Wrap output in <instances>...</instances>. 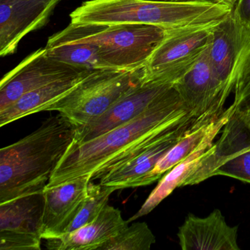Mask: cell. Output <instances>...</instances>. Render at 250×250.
Wrapping results in <instances>:
<instances>
[{
  "instance_id": "1",
  "label": "cell",
  "mask_w": 250,
  "mask_h": 250,
  "mask_svg": "<svg viewBox=\"0 0 250 250\" xmlns=\"http://www.w3.org/2000/svg\"><path fill=\"white\" fill-rule=\"evenodd\" d=\"M189 112L172 86L137 118L93 140L71 143L46 186L58 185L85 175L91 181L99 179L102 172L121 155Z\"/></svg>"
},
{
  "instance_id": "2",
  "label": "cell",
  "mask_w": 250,
  "mask_h": 250,
  "mask_svg": "<svg viewBox=\"0 0 250 250\" xmlns=\"http://www.w3.org/2000/svg\"><path fill=\"white\" fill-rule=\"evenodd\" d=\"M60 114L31 134L0 150V203L42 192L75 136Z\"/></svg>"
},
{
  "instance_id": "3",
  "label": "cell",
  "mask_w": 250,
  "mask_h": 250,
  "mask_svg": "<svg viewBox=\"0 0 250 250\" xmlns=\"http://www.w3.org/2000/svg\"><path fill=\"white\" fill-rule=\"evenodd\" d=\"M232 8L206 0L156 2L148 0H90L71 13V23L147 24L166 30L220 22Z\"/></svg>"
},
{
  "instance_id": "4",
  "label": "cell",
  "mask_w": 250,
  "mask_h": 250,
  "mask_svg": "<svg viewBox=\"0 0 250 250\" xmlns=\"http://www.w3.org/2000/svg\"><path fill=\"white\" fill-rule=\"evenodd\" d=\"M166 30L147 24L70 23L48 40L46 47L87 43L97 46L105 69L133 70L145 66Z\"/></svg>"
},
{
  "instance_id": "5",
  "label": "cell",
  "mask_w": 250,
  "mask_h": 250,
  "mask_svg": "<svg viewBox=\"0 0 250 250\" xmlns=\"http://www.w3.org/2000/svg\"><path fill=\"white\" fill-rule=\"evenodd\" d=\"M146 75V65L133 70H96L47 111H57L76 127L83 126L107 112Z\"/></svg>"
},
{
  "instance_id": "6",
  "label": "cell",
  "mask_w": 250,
  "mask_h": 250,
  "mask_svg": "<svg viewBox=\"0 0 250 250\" xmlns=\"http://www.w3.org/2000/svg\"><path fill=\"white\" fill-rule=\"evenodd\" d=\"M192 112L139 143L118 158L101 175L100 184L115 189L145 187L158 162L188 132L207 122Z\"/></svg>"
},
{
  "instance_id": "7",
  "label": "cell",
  "mask_w": 250,
  "mask_h": 250,
  "mask_svg": "<svg viewBox=\"0 0 250 250\" xmlns=\"http://www.w3.org/2000/svg\"><path fill=\"white\" fill-rule=\"evenodd\" d=\"M208 54L215 77L228 99L250 64V23L241 17L237 3L213 28Z\"/></svg>"
},
{
  "instance_id": "8",
  "label": "cell",
  "mask_w": 250,
  "mask_h": 250,
  "mask_svg": "<svg viewBox=\"0 0 250 250\" xmlns=\"http://www.w3.org/2000/svg\"><path fill=\"white\" fill-rule=\"evenodd\" d=\"M217 24L167 30L146 64L145 79L173 85L185 77L208 47Z\"/></svg>"
},
{
  "instance_id": "9",
  "label": "cell",
  "mask_w": 250,
  "mask_h": 250,
  "mask_svg": "<svg viewBox=\"0 0 250 250\" xmlns=\"http://www.w3.org/2000/svg\"><path fill=\"white\" fill-rule=\"evenodd\" d=\"M215 175L231 177L250 183V130L235 115H231L213 143L183 184L193 186Z\"/></svg>"
},
{
  "instance_id": "10",
  "label": "cell",
  "mask_w": 250,
  "mask_h": 250,
  "mask_svg": "<svg viewBox=\"0 0 250 250\" xmlns=\"http://www.w3.org/2000/svg\"><path fill=\"white\" fill-rule=\"evenodd\" d=\"M54 59L46 48L38 49L11 70L0 83V111L26 93L67 76L84 71Z\"/></svg>"
},
{
  "instance_id": "11",
  "label": "cell",
  "mask_w": 250,
  "mask_h": 250,
  "mask_svg": "<svg viewBox=\"0 0 250 250\" xmlns=\"http://www.w3.org/2000/svg\"><path fill=\"white\" fill-rule=\"evenodd\" d=\"M172 84L144 80L122 96L107 112L83 126L76 127L72 144L93 140L123 125L147 110Z\"/></svg>"
},
{
  "instance_id": "12",
  "label": "cell",
  "mask_w": 250,
  "mask_h": 250,
  "mask_svg": "<svg viewBox=\"0 0 250 250\" xmlns=\"http://www.w3.org/2000/svg\"><path fill=\"white\" fill-rule=\"evenodd\" d=\"M173 87L190 112L199 119L215 121L225 111L227 99L213 73L208 48L194 68Z\"/></svg>"
},
{
  "instance_id": "13",
  "label": "cell",
  "mask_w": 250,
  "mask_h": 250,
  "mask_svg": "<svg viewBox=\"0 0 250 250\" xmlns=\"http://www.w3.org/2000/svg\"><path fill=\"white\" fill-rule=\"evenodd\" d=\"M56 5L40 0H0V56L15 53L22 39L46 25Z\"/></svg>"
},
{
  "instance_id": "14",
  "label": "cell",
  "mask_w": 250,
  "mask_h": 250,
  "mask_svg": "<svg viewBox=\"0 0 250 250\" xmlns=\"http://www.w3.org/2000/svg\"><path fill=\"white\" fill-rule=\"evenodd\" d=\"M90 181V177L85 175L58 185L45 187L42 225L43 239L63 235L85 200Z\"/></svg>"
},
{
  "instance_id": "15",
  "label": "cell",
  "mask_w": 250,
  "mask_h": 250,
  "mask_svg": "<svg viewBox=\"0 0 250 250\" xmlns=\"http://www.w3.org/2000/svg\"><path fill=\"white\" fill-rule=\"evenodd\" d=\"M237 226H229L219 209L201 218L189 213L178 229L183 250H240Z\"/></svg>"
},
{
  "instance_id": "16",
  "label": "cell",
  "mask_w": 250,
  "mask_h": 250,
  "mask_svg": "<svg viewBox=\"0 0 250 250\" xmlns=\"http://www.w3.org/2000/svg\"><path fill=\"white\" fill-rule=\"evenodd\" d=\"M232 115V109L229 106L224 111L220 118L216 121L211 131L206 135L198 147L189 156L177 164L170 170L168 171L167 173L163 175L140 210L129 219L128 222L135 221L142 216L148 214L169 194H172L175 188L182 187L188 175L194 170L200 161L208 154L209 150L213 146L215 138L222 131Z\"/></svg>"
},
{
  "instance_id": "17",
  "label": "cell",
  "mask_w": 250,
  "mask_h": 250,
  "mask_svg": "<svg viewBox=\"0 0 250 250\" xmlns=\"http://www.w3.org/2000/svg\"><path fill=\"white\" fill-rule=\"evenodd\" d=\"M128 224L119 209L106 205L93 222L74 232L46 239V247L55 250H99Z\"/></svg>"
},
{
  "instance_id": "18",
  "label": "cell",
  "mask_w": 250,
  "mask_h": 250,
  "mask_svg": "<svg viewBox=\"0 0 250 250\" xmlns=\"http://www.w3.org/2000/svg\"><path fill=\"white\" fill-rule=\"evenodd\" d=\"M94 71L84 70L26 93L11 106L0 111V127L28 115L47 111L52 105L68 96Z\"/></svg>"
},
{
  "instance_id": "19",
  "label": "cell",
  "mask_w": 250,
  "mask_h": 250,
  "mask_svg": "<svg viewBox=\"0 0 250 250\" xmlns=\"http://www.w3.org/2000/svg\"><path fill=\"white\" fill-rule=\"evenodd\" d=\"M43 206V191L0 203V230L42 236Z\"/></svg>"
},
{
  "instance_id": "20",
  "label": "cell",
  "mask_w": 250,
  "mask_h": 250,
  "mask_svg": "<svg viewBox=\"0 0 250 250\" xmlns=\"http://www.w3.org/2000/svg\"><path fill=\"white\" fill-rule=\"evenodd\" d=\"M218 118V119H219ZM217 119V120H218ZM207 122L193 129L184 136L159 162L145 181V186L150 185L160 179L177 164L189 156L211 131L216 121Z\"/></svg>"
},
{
  "instance_id": "21",
  "label": "cell",
  "mask_w": 250,
  "mask_h": 250,
  "mask_svg": "<svg viewBox=\"0 0 250 250\" xmlns=\"http://www.w3.org/2000/svg\"><path fill=\"white\" fill-rule=\"evenodd\" d=\"M46 48L49 56L76 68L89 70L105 69L99 49L91 43H69Z\"/></svg>"
},
{
  "instance_id": "22",
  "label": "cell",
  "mask_w": 250,
  "mask_h": 250,
  "mask_svg": "<svg viewBox=\"0 0 250 250\" xmlns=\"http://www.w3.org/2000/svg\"><path fill=\"white\" fill-rule=\"evenodd\" d=\"M115 190L113 187L103 185L100 183L95 184L90 181L87 197L75 217L65 229L63 235L74 232L84 225L93 222L107 205L109 196Z\"/></svg>"
},
{
  "instance_id": "23",
  "label": "cell",
  "mask_w": 250,
  "mask_h": 250,
  "mask_svg": "<svg viewBox=\"0 0 250 250\" xmlns=\"http://www.w3.org/2000/svg\"><path fill=\"white\" fill-rule=\"evenodd\" d=\"M156 237L146 222L125 227L99 250H150Z\"/></svg>"
},
{
  "instance_id": "24",
  "label": "cell",
  "mask_w": 250,
  "mask_h": 250,
  "mask_svg": "<svg viewBox=\"0 0 250 250\" xmlns=\"http://www.w3.org/2000/svg\"><path fill=\"white\" fill-rule=\"evenodd\" d=\"M233 115L250 130V64L234 89Z\"/></svg>"
},
{
  "instance_id": "25",
  "label": "cell",
  "mask_w": 250,
  "mask_h": 250,
  "mask_svg": "<svg viewBox=\"0 0 250 250\" xmlns=\"http://www.w3.org/2000/svg\"><path fill=\"white\" fill-rule=\"evenodd\" d=\"M42 237L39 235L0 230L1 250H39Z\"/></svg>"
},
{
  "instance_id": "26",
  "label": "cell",
  "mask_w": 250,
  "mask_h": 250,
  "mask_svg": "<svg viewBox=\"0 0 250 250\" xmlns=\"http://www.w3.org/2000/svg\"><path fill=\"white\" fill-rule=\"evenodd\" d=\"M241 17L250 23V0H238L236 2Z\"/></svg>"
},
{
  "instance_id": "27",
  "label": "cell",
  "mask_w": 250,
  "mask_h": 250,
  "mask_svg": "<svg viewBox=\"0 0 250 250\" xmlns=\"http://www.w3.org/2000/svg\"><path fill=\"white\" fill-rule=\"evenodd\" d=\"M213 3L219 4V5H227L232 8L236 4L238 0H206Z\"/></svg>"
},
{
  "instance_id": "28",
  "label": "cell",
  "mask_w": 250,
  "mask_h": 250,
  "mask_svg": "<svg viewBox=\"0 0 250 250\" xmlns=\"http://www.w3.org/2000/svg\"><path fill=\"white\" fill-rule=\"evenodd\" d=\"M148 1H156V2H188V1H195V0H148Z\"/></svg>"
},
{
  "instance_id": "29",
  "label": "cell",
  "mask_w": 250,
  "mask_h": 250,
  "mask_svg": "<svg viewBox=\"0 0 250 250\" xmlns=\"http://www.w3.org/2000/svg\"><path fill=\"white\" fill-rule=\"evenodd\" d=\"M40 1H45V2H55V3L58 4V2L61 1V0H40Z\"/></svg>"
}]
</instances>
